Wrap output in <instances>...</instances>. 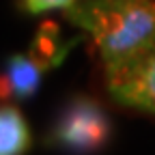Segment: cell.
<instances>
[{
	"label": "cell",
	"mask_w": 155,
	"mask_h": 155,
	"mask_svg": "<svg viewBox=\"0 0 155 155\" xmlns=\"http://www.w3.org/2000/svg\"><path fill=\"white\" fill-rule=\"evenodd\" d=\"M65 17L91 35L104 67L155 45V0H75Z\"/></svg>",
	"instance_id": "obj_1"
},
{
	"label": "cell",
	"mask_w": 155,
	"mask_h": 155,
	"mask_svg": "<svg viewBox=\"0 0 155 155\" xmlns=\"http://www.w3.org/2000/svg\"><path fill=\"white\" fill-rule=\"evenodd\" d=\"M110 119L104 108L91 97L78 95L65 106L48 142L71 153H95L110 138Z\"/></svg>",
	"instance_id": "obj_2"
},
{
	"label": "cell",
	"mask_w": 155,
	"mask_h": 155,
	"mask_svg": "<svg viewBox=\"0 0 155 155\" xmlns=\"http://www.w3.org/2000/svg\"><path fill=\"white\" fill-rule=\"evenodd\" d=\"M106 84L116 104L155 114V45L121 65L106 67Z\"/></svg>",
	"instance_id": "obj_3"
},
{
	"label": "cell",
	"mask_w": 155,
	"mask_h": 155,
	"mask_svg": "<svg viewBox=\"0 0 155 155\" xmlns=\"http://www.w3.org/2000/svg\"><path fill=\"white\" fill-rule=\"evenodd\" d=\"M45 73L48 69L28 52L13 54L9 58L7 73H5V93H9L15 99H28L37 93L41 78Z\"/></svg>",
	"instance_id": "obj_4"
},
{
	"label": "cell",
	"mask_w": 155,
	"mask_h": 155,
	"mask_svg": "<svg viewBox=\"0 0 155 155\" xmlns=\"http://www.w3.org/2000/svg\"><path fill=\"white\" fill-rule=\"evenodd\" d=\"M80 39L82 37H71L69 41H63L58 24L52 22V19H48V22H43L37 28V35L32 39L30 48H28V54L35 56L37 61L50 71V69L58 67L65 61L67 54L80 43Z\"/></svg>",
	"instance_id": "obj_5"
},
{
	"label": "cell",
	"mask_w": 155,
	"mask_h": 155,
	"mask_svg": "<svg viewBox=\"0 0 155 155\" xmlns=\"http://www.w3.org/2000/svg\"><path fill=\"white\" fill-rule=\"evenodd\" d=\"M30 149L28 123L15 106L5 104L0 110V155H24Z\"/></svg>",
	"instance_id": "obj_6"
},
{
	"label": "cell",
	"mask_w": 155,
	"mask_h": 155,
	"mask_svg": "<svg viewBox=\"0 0 155 155\" xmlns=\"http://www.w3.org/2000/svg\"><path fill=\"white\" fill-rule=\"evenodd\" d=\"M75 0H22V9L30 15H39V13H45V11H52V9H63L67 11Z\"/></svg>",
	"instance_id": "obj_7"
}]
</instances>
